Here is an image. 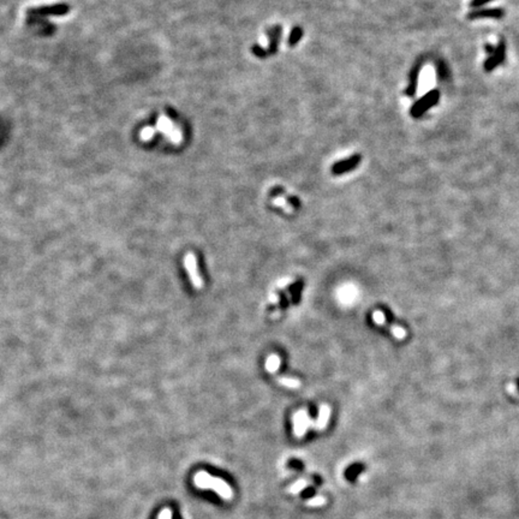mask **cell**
I'll return each mask as SVG.
<instances>
[{
    "label": "cell",
    "mask_w": 519,
    "mask_h": 519,
    "mask_svg": "<svg viewBox=\"0 0 519 519\" xmlns=\"http://www.w3.org/2000/svg\"><path fill=\"white\" fill-rule=\"evenodd\" d=\"M159 519H171V511L169 508H163L159 514Z\"/></svg>",
    "instance_id": "cell-19"
},
{
    "label": "cell",
    "mask_w": 519,
    "mask_h": 519,
    "mask_svg": "<svg viewBox=\"0 0 519 519\" xmlns=\"http://www.w3.org/2000/svg\"><path fill=\"white\" fill-rule=\"evenodd\" d=\"M281 30H283L281 26H274L267 30V35H268V38H269L268 47L265 48L267 57L277 53L278 47H279V42H280Z\"/></svg>",
    "instance_id": "cell-7"
},
{
    "label": "cell",
    "mask_w": 519,
    "mask_h": 519,
    "mask_svg": "<svg viewBox=\"0 0 519 519\" xmlns=\"http://www.w3.org/2000/svg\"><path fill=\"white\" fill-rule=\"evenodd\" d=\"M312 493H314V490H312V489H306V490L304 491V493H303V496H304V497H306V496H310Z\"/></svg>",
    "instance_id": "cell-23"
},
{
    "label": "cell",
    "mask_w": 519,
    "mask_h": 519,
    "mask_svg": "<svg viewBox=\"0 0 519 519\" xmlns=\"http://www.w3.org/2000/svg\"><path fill=\"white\" fill-rule=\"evenodd\" d=\"M314 421L310 420L308 416L306 410H299L293 415V433L296 438H302L304 436L306 430L309 427H312Z\"/></svg>",
    "instance_id": "cell-4"
},
{
    "label": "cell",
    "mask_w": 519,
    "mask_h": 519,
    "mask_svg": "<svg viewBox=\"0 0 519 519\" xmlns=\"http://www.w3.org/2000/svg\"><path fill=\"white\" fill-rule=\"evenodd\" d=\"M439 99H440L439 90H432V92L426 94L423 98H421L414 106H412L411 115L415 118L421 117V115L423 113H426L428 110H430L433 106H435L436 102L439 101Z\"/></svg>",
    "instance_id": "cell-3"
},
{
    "label": "cell",
    "mask_w": 519,
    "mask_h": 519,
    "mask_svg": "<svg viewBox=\"0 0 519 519\" xmlns=\"http://www.w3.org/2000/svg\"><path fill=\"white\" fill-rule=\"evenodd\" d=\"M363 469H364V466L362 465V464H354V465H351L348 469V471H346V473H345L346 478H348L350 482H354L355 479L357 478V476L363 471Z\"/></svg>",
    "instance_id": "cell-12"
},
{
    "label": "cell",
    "mask_w": 519,
    "mask_h": 519,
    "mask_svg": "<svg viewBox=\"0 0 519 519\" xmlns=\"http://www.w3.org/2000/svg\"><path fill=\"white\" fill-rule=\"evenodd\" d=\"M361 160H362V156L360 154H354L348 159L341 160V161L335 162L334 165L332 166V173L333 175H342V173L350 172L354 168H356L358 165H360Z\"/></svg>",
    "instance_id": "cell-5"
},
{
    "label": "cell",
    "mask_w": 519,
    "mask_h": 519,
    "mask_svg": "<svg viewBox=\"0 0 519 519\" xmlns=\"http://www.w3.org/2000/svg\"><path fill=\"white\" fill-rule=\"evenodd\" d=\"M502 9H483V10H472L467 15V18L469 20H478V18H500L503 16Z\"/></svg>",
    "instance_id": "cell-8"
},
{
    "label": "cell",
    "mask_w": 519,
    "mask_h": 519,
    "mask_svg": "<svg viewBox=\"0 0 519 519\" xmlns=\"http://www.w3.org/2000/svg\"><path fill=\"white\" fill-rule=\"evenodd\" d=\"M278 300H279V298H278L277 294H272L271 298H269V302L271 303H278Z\"/></svg>",
    "instance_id": "cell-22"
},
{
    "label": "cell",
    "mask_w": 519,
    "mask_h": 519,
    "mask_svg": "<svg viewBox=\"0 0 519 519\" xmlns=\"http://www.w3.org/2000/svg\"><path fill=\"white\" fill-rule=\"evenodd\" d=\"M329 417H330V408L327 405V404H322V405L320 406V410H318L317 420L314 422L312 428L316 430H323L324 428L327 427V424H328Z\"/></svg>",
    "instance_id": "cell-9"
},
{
    "label": "cell",
    "mask_w": 519,
    "mask_h": 519,
    "mask_svg": "<svg viewBox=\"0 0 519 519\" xmlns=\"http://www.w3.org/2000/svg\"><path fill=\"white\" fill-rule=\"evenodd\" d=\"M489 2H493V0H473L470 5H471L472 8H479V6L485 5L487 3H489Z\"/></svg>",
    "instance_id": "cell-20"
},
{
    "label": "cell",
    "mask_w": 519,
    "mask_h": 519,
    "mask_svg": "<svg viewBox=\"0 0 519 519\" xmlns=\"http://www.w3.org/2000/svg\"><path fill=\"white\" fill-rule=\"evenodd\" d=\"M306 503H308L309 506H321V505H323V503H324V499H323V497H321V496H317V497H314V499L309 500V501L306 502Z\"/></svg>",
    "instance_id": "cell-18"
},
{
    "label": "cell",
    "mask_w": 519,
    "mask_h": 519,
    "mask_svg": "<svg viewBox=\"0 0 519 519\" xmlns=\"http://www.w3.org/2000/svg\"><path fill=\"white\" fill-rule=\"evenodd\" d=\"M195 484L200 488H211V489L213 488L219 495L225 497V499H231L233 495L231 488L223 481V479L213 477V476L208 475V473L205 471H200L196 473Z\"/></svg>",
    "instance_id": "cell-1"
},
{
    "label": "cell",
    "mask_w": 519,
    "mask_h": 519,
    "mask_svg": "<svg viewBox=\"0 0 519 519\" xmlns=\"http://www.w3.org/2000/svg\"><path fill=\"white\" fill-rule=\"evenodd\" d=\"M280 364H281V360H280V356L277 354H272L271 356H268V358L266 360V366L265 368L268 373H271V374H274V373H277L279 368H280Z\"/></svg>",
    "instance_id": "cell-10"
},
{
    "label": "cell",
    "mask_w": 519,
    "mask_h": 519,
    "mask_svg": "<svg viewBox=\"0 0 519 519\" xmlns=\"http://www.w3.org/2000/svg\"><path fill=\"white\" fill-rule=\"evenodd\" d=\"M274 205L275 206H281V207H284V209L287 212V213H292V211H293L292 206H291L288 202L285 201L284 199H280V197H275V199H274Z\"/></svg>",
    "instance_id": "cell-15"
},
{
    "label": "cell",
    "mask_w": 519,
    "mask_h": 519,
    "mask_svg": "<svg viewBox=\"0 0 519 519\" xmlns=\"http://www.w3.org/2000/svg\"><path fill=\"white\" fill-rule=\"evenodd\" d=\"M288 466H290V467H294V469H302V467H303L302 463H300V461H298V460H292V461H290V464H288Z\"/></svg>",
    "instance_id": "cell-21"
},
{
    "label": "cell",
    "mask_w": 519,
    "mask_h": 519,
    "mask_svg": "<svg viewBox=\"0 0 519 519\" xmlns=\"http://www.w3.org/2000/svg\"><path fill=\"white\" fill-rule=\"evenodd\" d=\"M417 81H418V71H415V74H412V78H411V83H410V86L408 88V90H406V94L408 95H414V94L416 93V87H417Z\"/></svg>",
    "instance_id": "cell-14"
},
{
    "label": "cell",
    "mask_w": 519,
    "mask_h": 519,
    "mask_svg": "<svg viewBox=\"0 0 519 519\" xmlns=\"http://www.w3.org/2000/svg\"><path fill=\"white\" fill-rule=\"evenodd\" d=\"M302 36H303L302 27H294V28L291 30L290 36H288V40H287L288 46H291V47L296 46V45L300 41Z\"/></svg>",
    "instance_id": "cell-11"
},
{
    "label": "cell",
    "mask_w": 519,
    "mask_h": 519,
    "mask_svg": "<svg viewBox=\"0 0 519 519\" xmlns=\"http://www.w3.org/2000/svg\"><path fill=\"white\" fill-rule=\"evenodd\" d=\"M251 51H253V53L255 54V56L259 57V58H262V59H263V58H266V57H267L265 48H262V47L257 46V45H254L253 48H251Z\"/></svg>",
    "instance_id": "cell-17"
},
{
    "label": "cell",
    "mask_w": 519,
    "mask_h": 519,
    "mask_svg": "<svg viewBox=\"0 0 519 519\" xmlns=\"http://www.w3.org/2000/svg\"><path fill=\"white\" fill-rule=\"evenodd\" d=\"M306 485V482L304 481V479H299L298 482H296L292 487L290 488V491L291 493H298V491L302 489V488H304Z\"/></svg>",
    "instance_id": "cell-16"
},
{
    "label": "cell",
    "mask_w": 519,
    "mask_h": 519,
    "mask_svg": "<svg viewBox=\"0 0 519 519\" xmlns=\"http://www.w3.org/2000/svg\"><path fill=\"white\" fill-rule=\"evenodd\" d=\"M184 265L187 268L188 274H189L190 281L193 286L196 290H202L205 286V281L199 273V267H197V259L194 253H188L184 257Z\"/></svg>",
    "instance_id": "cell-2"
},
{
    "label": "cell",
    "mask_w": 519,
    "mask_h": 519,
    "mask_svg": "<svg viewBox=\"0 0 519 519\" xmlns=\"http://www.w3.org/2000/svg\"><path fill=\"white\" fill-rule=\"evenodd\" d=\"M278 382L280 385H283V386L285 387H288V388H299L300 387V381L298 380V379H293V378H279L278 379Z\"/></svg>",
    "instance_id": "cell-13"
},
{
    "label": "cell",
    "mask_w": 519,
    "mask_h": 519,
    "mask_svg": "<svg viewBox=\"0 0 519 519\" xmlns=\"http://www.w3.org/2000/svg\"><path fill=\"white\" fill-rule=\"evenodd\" d=\"M505 44L501 41L499 45H497L496 48H494V52L488 57V59L485 60L484 63V69L485 71H493L494 69L496 68L497 65H500L505 59Z\"/></svg>",
    "instance_id": "cell-6"
}]
</instances>
